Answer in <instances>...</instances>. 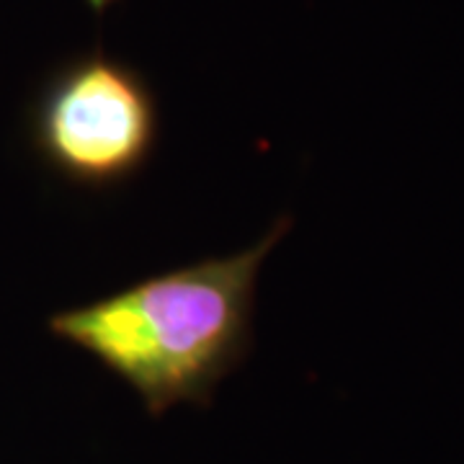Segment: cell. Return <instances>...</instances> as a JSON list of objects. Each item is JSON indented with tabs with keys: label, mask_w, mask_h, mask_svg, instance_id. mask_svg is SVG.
Masks as SVG:
<instances>
[{
	"label": "cell",
	"mask_w": 464,
	"mask_h": 464,
	"mask_svg": "<svg viewBox=\"0 0 464 464\" xmlns=\"http://www.w3.org/2000/svg\"><path fill=\"white\" fill-rule=\"evenodd\" d=\"M29 142L60 181L109 191L134 181L160 142V103L150 81L106 52H83L39 88Z\"/></svg>",
	"instance_id": "2"
},
{
	"label": "cell",
	"mask_w": 464,
	"mask_h": 464,
	"mask_svg": "<svg viewBox=\"0 0 464 464\" xmlns=\"http://www.w3.org/2000/svg\"><path fill=\"white\" fill-rule=\"evenodd\" d=\"M289 230L292 217H279L253 248L148 276L52 315L47 328L130 384L150 415L209 405L248 359L258 271Z\"/></svg>",
	"instance_id": "1"
}]
</instances>
